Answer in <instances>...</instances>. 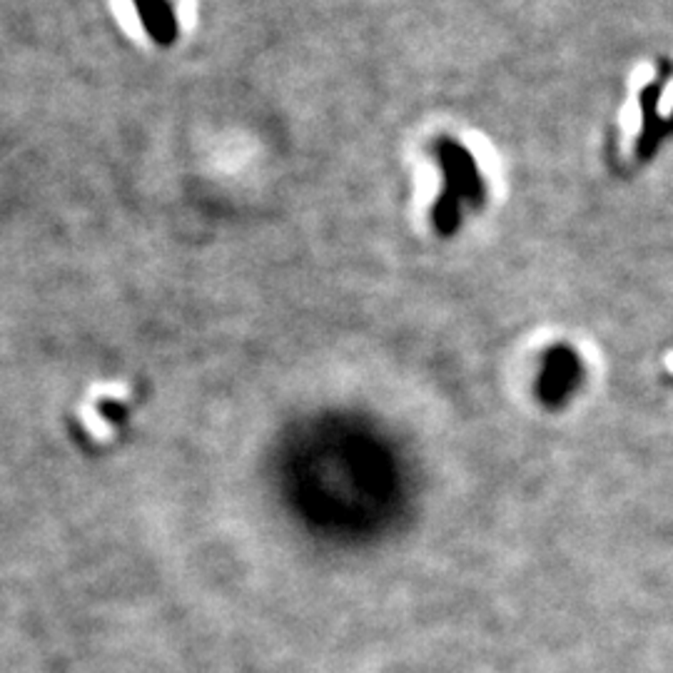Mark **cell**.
<instances>
[{
  "label": "cell",
  "instance_id": "cell-1",
  "mask_svg": "<svg viewBox=\"0 0 673 673\" xmlns=\"http://www.w3.org/2000/svg\"><path fill=\"white\" fill-rule=\"evenodd\" d=\"M434 155H437V163L442 167L444 188L457 192L467 205L479 210L486 200V185L474 155L449 135H442L434 140Z\"/></svg>",
  "mask_w": 673,
  "mask_h": 673
},
{
  "label": "cell",
  "instance_id": "cell-4",
  "mask_svg": "<svg viewBox=\"0 0 673 673\" xmlns=\"http://www.w3.org/2000/svg\"><path fill=\"white\" fill-rule=\"evenodd\" d=\"M461 198L451 189L442 188L437 200L432 205V224L439 237H454L461 224Z\"/></svg>",
  "mask_w": 673,
  "mask_h": 673
},
{
  "label": "cell",
  "instance_id": "cell-3",
  "mask_svg": "<svg viewBox=\"0 0 673 673\" xmlns=\"http://www.w3.org/2000/svg\"><path fill=\"white\" fill-rule=\"evenodd\" d=\"M132 3L140 15L145 33L153 38V43L163 47L175 46L180 38V25L170 0H132Z\"/></svg>",
  "mask_w": 673,
  "mask_h": 673
},
{
  "label": "cell",
  "instance_id": "cell-2",
  "mask_svg": "<svg viewBox=\"0 0 673 673\" xmlns=\"http://www.w3.org/2000/svg\"><path fill=\"white\" fill-rule=\"evenodd\" d=\"M581 374H584V366H581L579 355L571 347H567V344L551 347L543 355L542 377L536 382L539 400L546 407H561L576 391Z\"/></svg>",
  "mask_w": 673,
  "mask_h": 673
}]
</instances>
